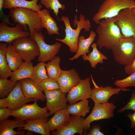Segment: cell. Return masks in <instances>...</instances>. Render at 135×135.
I'll list each match as a JSON object with an SVG mask.
<instances>
[{
  "instance_id": "cell-23",
  "label": "cell",
  "mask_w": 135,
  "mask_h": 135,
  "mask_svg": "<svg viewBox=\"0 0 135 135\" xmlns=\"http://www.w3.org/2000/svg\"><path fill=\"white\" fill-rule=\"evenodd\" d=\"M39 0H4L3 8L10 10L16 8H28L35 11L41 10L42 6L37 4Z\"/></svg>"
},
{
  "instance_id": "cell-39",
  "label": "cell",
  "mask_w": 135,
  "mask_h": 135,
  "mask_svg": "<svg viewBox=\"0 0 135 135\" xmlns=\"http://www.w3.org/2000/svg\"><path fill=\"white\" fill-rule=\"evenodd\" d=\"M124 70L126 73L129 75L135 72V59L131 64L125 66Z\"/></svg>"
},
{
  "instance_id": "cell-2",
  "label": "cell",
  "mask_w": 135,
  "mask_h": 135,
  "mask_svg": "<svg viewBox=\"0 0 135 135\" xmlns=\"http://www.w3.org/2000/svg\"><path fill=\"white\" fill-rule=\"evenodd\" d=\"M79 18V20H77L76 15L75 16L73 24L74 26H77L76 29H74L71 26L68 17L62 16L61 20L64 22L65 26V36L62 39L56 38V40L68 46L70 51L72 52L76 53L77 51L78 40L81 30L84 29L85 32H88L91 28L90 20L83 14H80Z\"/></svg>"
},
{
  "instance_id": "cell-17",
  "label": "cell",
  "mask_w": 135,
  "mask_h": 135,
  "mask_svg": "<svg viewBox=\"0 0 135 135\" xmlns=\"http://www.w3.org/2000/svg\"><path fill=\"white\" fill-rule=\"evenodd\" d=\"M81 80L78 74L74 68L62 70L61 74L57 80L60 90L64 94L68 92L72 88L77 85Z\"/></svg>"
},
{
  "instance_id": "cell-38",
  "label": "cell",
  "mask_w": 135,
  "mask_h": 135,
  "mask_svg": "<svg viewBox=\"0 0 135 135\" xmlns=\"http://www.w3.org/2000/svg\"><path fill=\"white\" fill-rule=\"evenodd\" d=\"M102 129L101 126L98 125H95L89 129L88 133L85 134L87 135H104V134L100 131Z\"/></svg>"
},
{
  "instance_id": "cell-29",
  "label": "cell",
  "mask_w": 135,
  "mask_h": 135,
  "mask_svg": "<svg viewBox=\"0 0 135 135\" xmlns=\"http://www.w3.org/2000/svg\"><path fill=\"white\" fill-rule=\"evenodd\" d=\"M7 43H0V78H8L10 77L12 72L9 68L6 60V53Z\"/></svg>"
},
{
  "instance_id": "cell-6",
  "label": "cell",
  "mask_w": 135,
  "mask_h": 135,
  "mask_svg": "<svg viewBox=\"0 0 135 135\" xmlns=\"http://www.w3.org/2000/svg\"><path fill=\"white\" fill-rule=\"evenodd\" d=\"M37 101L32 104H25L19 109L12 110V116L22 121L33 120L40 118H48L50 116L46 106L40 107Z\"/></svg>"
},
{
  "instance_id": "cell-33",
  "label": "cell",
  "mask_w": 135,
  "mask_h": 135,
  "mask_svg": "<svg viewBox=\"0 0 135 135\" xmlns=\"http://www.w3.org/2000/svg\"><path fill=\"white\" fill-rule=\"evenodd\" d=\"M17 82L7 78H0V96L4 98L7 96L15 86Z\"/></svg>"
},
{
  "instance_id": "cell-14",
  "label": "cell",
  "mask_w": 135,
  "mask_h": 135,
  "mask_svg": "<svg viewBox=\"0 0 135 135\" xmlns=\"http://www.w3.org/2000/svg\"><path fill=\"white\" fill-rule=\"evenodd\" d=\"M94 87L92 89L90 98L94 104L103 103L108 102L110 98L115 94H118L121 91H131L126 88H122L118 87L114 88L110 86H99L95 83L91 76Z\"/></svg>"
},
{
  "instance_id": "cell-16",
  "label": "cell",
  "mask_w": 135,
  "mask_h": 135,
  "mask_svg": "<svg viewBox=\"0 0 135 135\" xmlns=\"http://www.w3.org/2000/svg\"><path fill=\"white\" fill-rule=\"evenodd\" d=\"M6 97L8 108L12 110L19 109L28 102L37 101L33 98L25 97L21 89L20 81L17 82L15 86Z\"/></svg>"
},
{
  "instance_id": "cell-26",
  "label": "cell",
  "mask_w": 135,
  "mask_h": 135,
  "mask_svg": "<svg viewBox=\"0 0 135 135\" xmlns=\"http://www.w3.org/2000/svg\"><path fill=\"white\" fill-rule=\"evenodd\" d=\"M6 54L8 66L12 72L16 70L23 62L22 59L14 49L11 43L8 45Z\"/></svg>"
},
{
  "instance_id": "cell-10",
  "label": "cell",
  "mask_w": 135,
  "mask_h": 135,
  "mask_svg": "<svg viewBox=\"0 0 135 135\" xmlns=\"http://www.w3.org/2000/svg\"><path fill=\"white\" fill-rule=\"evenodd\" d=\"M115 19L124 37L135 38V14L132 8L122 10L115 17Z\"/></svg>"
},
{
  "instance_id": "cell-30",
  "label": "cell",
  "mask_w": 135,
  "mask_h": 135,
  "mask_svg": "<svg viewBox=\"0 0 135 135\" xmlns=\"http://www.w3.org/2000/svg\"><path fill=\"white\" fill-rule=\"evenodd\" d=\"M61 58L58 56H55L46 64L47 74L48 78L57 80L61 74L62 70L60 69V64Z\"/></svg>"
},
{
  "instance_id": "cell-11",
  "label": "cell",
  "mask_w": 135,
  "mask_h": 135,
  "mask_svg": "<svg viewBox=\"0 0 135 135\" xmlns=\"http://www.w3.org/2000/svg\"><path fill=\"white\" fill-rule=\"evenodd\" d=\"M30 33L20 24L10 27L5 23H0V42L10 44L15 40L22 38L28 37Z\"/></svg>"
},
{
  "instance_id": "cell-12",
  "label": "cell",
  "mask_w": 135,
  "mask_h": 135,
  "mask_svg": "<svg viewBox=\"0 0 135 135\" xmlns=\"http://www.w3.org/2000/svg\"><path fill=\"white\" fill-rule=\"evenodd\" d=\"M46 101V107L51 116L57 111L66 108L68 100L65 94L60 89L44 92Z\"/></svg>"
},
{
  "instance_id": "cell-4",
  "label": "cell",
  "mask_w": 135,
  "mask_h": 135,
  "mask_svg": "<svg viewBox=\"0 0 135 135\" xmlns=\"http://www.w3.org/2000/svg\"><path fill=\"white\" fill-rule=\"evenodd\" d=\"M135 4L134 0H104L92 20L99 24L101 20L115 17L122 10L132 8Z\"/></svg>"
},
{
  "instance_id": "cell-24",
  "label": "cell",
  "mask_w": 135,
  "mask_h": 135,
  "mask_svg": "<svg viewBox=\"0 0 135 135\" xmlns=\"http://www.w3.org/2000/svg\"><path fill=\"white\" fill-rule=\"evenodd\" d=\"M96 36V33L92 30L90 31L89 36L86 38L84 36H80L78 40L77 51L75 54L69 60L72 61L78 59L81 56H86L87 54L90 53V46L94 40Z\"/></svg>"
},
{
  "instance_id": "cell-42",
  "label": "cell",
  "mask_w": 135,
  "mask_h": 135,
  "mask_svg": "<svg viewBox=\"0 0 135 135\" xmlns=\"http://www.w3.org/2000/svg\"><path fill=\"white\" fill-rule=\"evenodd\" d=\"M4 2V0H0V12L1 14L4 13L2 10Z\"/></svg>"
},
{
  "instance_id": "cell-31",
  "label": "cell",
  "mask_w": 135,
  "mask_h": 135,
  "mask_svg": "<svg viewBox=\"0 0 135 135\" xmlns=\"http://www.w3.org/2000/svg\"><path fill=\"white\" fill-rule=\"evenodd\" d=\"M46 64L45 62H40L34 66L32 76L29 79L38 84L43 80L48 78Z\"/></svg>"
},
{
  "instance_id": "cell-43",
  "label": "cell",
  "mask_w": 135,
  "mask_h": 135,
  "mask_svg": "<svg viewBox=\"0 0 135 135\" xmlns=\"http://www.w3.org/2000/svg\"><path fill=\"white\" fill-rule=\"evenodd\" d=\"M132 9L133 12L135 14V4L134 7L132 8Z\"/></svg>"
},
{
  "instance_id": "cell-1",
  "label": "cell",
  "mask_w": 135,
  "mask_h": 135,
  "mask_svg": "<svg viewBox=\"0 0 135 135\" xmlns=\"http://www.w3.org/2000/svg\"><path fill=\"white\" fill-rule=\"evenodd\" d=\"M96 32L98 34L97 44L101 49L111 50L124 37L115 23V17L100 21Z\"/></svg>"
},
{
  "instance_id": "cell-9",
  "label": "cell",
  "mask_w": 135,
  "mask_h": 135,
  "mask_svg": "<svg viewBox=\"0 0 135 135\" xmlns=\"http://www.w3.org/2000/svg\"><path fill=\"white\" fill-rule=\"evenodd\" d=\"M116 107L113 103L108 102L94 104L91 113L84 120V130H88L90 124L94 121L109 119L113 117L114 112Z\"/></svg>"
},
{
  "instance_id": "cell-7",
  "label": "cell",
  "mask_w": 135,
  "mask_h": 135,
  "mask_svg": "<svg viewBox=\"0 0 135 135\" xmlns=\"http://www.w3.org/2000/svg\"><path fill=\"white\" fill-rule=\"evenodd\" d=\"M29 38L34 40L38 47L40 55L38 61L39 62H45L52 60L58 53L61 46V44L58 42L52 45L46 44L44 41V36L41 31L36 30Z\"/></svg>"
},
{
  "instance_id": "cell-36",
  "label": "cell",
  "mask_w": 135,
  "mask_h": 135,
  "mask_svg": "<svg viewBox=\"0 0 135 135\" xmlns=\"http://www.w3.org/2000/svg\"><path fill=\"white\" fill-rule=\"evenodd\" d=\"M135 110V91L132 94L129 101L124 107L118 111V112L121 113L126 110Z\"/></svg>"
},
{
  "instance_id": "cell-37",
  "label": "cell",
  "mask_w": 135,
  "mask_h": 135,
  "mask_svg": "<svg viewBox=\"0 0 135 135\" xmlns=\"http://www.w3.org/2000/svg\"><path fill=\"white\" fill-rule=\"evenodd\" d=\"M0 108V121L4 120L12 116V110L8 108Z\"/></svg>"
},
{
  "instance_id": "cell-21",
  "label": "cell",
  "mask_w": 135,
  "mask_h": 135,
  "mask_svg": "<svg viewBox=\"0 0 135 135\" xmlns=\"http://www.w3.org/2000/svg\"><path fill=\"white\" fill-rule=\"evenodd\" d=\"M26 121L15 119L11 120L6 119L0 122V135H24V131L17 132L14 128H18L20 129L23 127Z\"/></svg>"
},
{
  "instance_id": "cell-28",
  "label": "cell",
  "mask_w": 135,
  "mask_h": 135,
  "mask_svg": "<svg viewBox=\"0 0 135 135\" xmlns=\"http://www.w3.org/2000/svg\"><path fill=\"white\" fill-rule=\"evenodd\" d=\"M98 45L96 43H93L91 45L92 50L87 56H82L84 60H88L92 68H95L98 63L102 64L104 60H107L108 58L103 54L99 51L97 48Z\"/></svg>"
},
{
  "instance_id": "cell-19",
  "label": "cell",
  "mask_w": 135,
  "mask_h": 135,
  "mask_svg": "<svg viewBox=\"0 0 135 135\" xmlns=\"http://www.w3.org/2000/svg\"><path fill=\"white\" fill-rule=\"evenodd\" d=\"M70 114L66 108L56 112L46 122L48 130H57L62 127L68 121Z\"/></svg>"
},
{
  "instance_id": "cell-35",
  "label": "cell",
  "mask_w": 135,
  "mask_h": 135,
  "mask_svg": "<svg viewBox=\"0 0 135 135\" xmlns=\"http://www.w3.org/2000/svg\"><path fill=\"white\" fill-rule=\"evenodd\" d=\"M123 79L116 80L114 84L122 88L129 87H135V72Z\"/></svg>"
},
{
  "instance_id": "cell-32",
  "label": "cell",
  "mask_w": 135,
  "mask_h": 135,
  "mask_svg": "<svg viewBox=\"0 0 135 135\" xmlns=\"http://www.w3.org/2000/svg\"><path fill=\"white\" fill-rule=\"evenodd\" d=\"M40 4L44 6L48 10H52L53 13L60 20L58 16L59 10H64L66 6L60 3L58 0H40Z\"/></svg>"
},
{
  "instance_id": "cell-18",
  "label": "cell",
  "mask_w": 135,
  "mask_h": 135,
  "mask_svg": "<svg viewBox=\"0 0 135 135\" xmlns=\"http://www.w3.org/2000/svg\"><path fill=\"white\" fill-rule=\"evenodd\" d=\"M19 81L21 89L26 98H32L36 101L40 100L43 102L46 100L45 95L37 84L28 78Z\"/></svg>"
},
{
  "instance_id": "cell-13",
  "label": "cell",
  "mask_w": 135,
  "mask_h": 135,
  "mask_svg": "<svg viewBox=\"0 0 135 135\" xmlns=\"http://www.w3.org/2000/svg\"><path fill=\"white\" fill-rule=\"evenodd\" d=\"M90 80L89 77L81 80L77 85L68 92L66 97L70 104H72L79 100L90 98L92 89L90 87Z\"/></svg>"
},
{
  "instance_id": "cell-3",
  "label": "cell",
  "mask_w": 135,
  "mask_h": 135,
  "mask_svg": "<svg viewBox=\"0 0 135 135\" xmlns=\"http://www.w3.org/2000/svg\"><path fill=\"white\" fill-rule=\"evenodd\" d=\"M9 15L13 22L23 26L29 30L30 36H32L35 31H41L42 28L39 14L37 11L24 8H16L10 10Z\"/></svg>"
},
{
  "instance_id": "cell-8",
  "label": "cell",
  "mask_w": 135,
  "mask_h": 135,
  "mask_svg": "<svg viewBox=\"0 0 135 135\" xmlns=\"http://www.w3.org/2000/svg\"><path fill=\"white\" fill-rule=\"evenodd\" d=\"M15 50L25 61L31 62L40 55V50L36 42L29 37L18 39L12 42Z\"/></svg>"
},
{
  "instance_id": "cell-41",
  "label": "cell",
  "mask_w": 135,
  "mask_h": 135,
  "mask_svg": "<svg viewBox=\"0 0 135 135\" xmlns=\"http://www.w3.org/2000/svg\"><path fill=\"white\" fill-rule=\"evenodd\" d=\"M8 104L6 97L0 99V108L8 107Z\"/></svg>"
},
{
  "instance_id": "cell-40",
  "label": "cell",
  "mask_w": 135,
  "mask_h": 135,
  "mask_svg": "<svg viewBox=\"0 0 135 135\" xmlns=\"http://www.w3.org/2000/svg\"><path fill=\"white\" fill-rule=\"evenodd\" d=\"M134 111V112L133 114H129L127 115V116L130 120L131 122L130 126L132 128H134L135 127V110Z\"/></svg>"
},
{
  "instance_id": "cell-15",
  "label": "cell",
  "mask_w": 135,
  "mask_h": 135,
  "mask_svg": "<svg viewBox=\"0 0 135 135\" xmlns=\"http://www.w3.org/2000/svg\"><path fill=\"white\" fill-rule=\"evenodd\" d=\"M84 117L76 116H70L67 122L59 129L52 131L51 134L54 135H74L78 133L83 134Z\"/></svg>"
},
{
  "instance_id": "cell-22",
  "label": "cell",
  "mask_w": 135,
  "mask_h": 135,
  "mask_svg": "<svg viewBox=\"0 0 135 135\" xmlns=\"http://www.w3.org/2000/svg\"><path fill=\"white\" fill-rule=\"evenodd\" d=\"M48 118H40L33 120H27L23 127L18 129V130H28L42 135H50L46 125Z\"/></svg>"
},
{
  "instance_id": "cell-5",
  "label": "cell",
  "mask_w": 135,
  "mask_h": 135,
  "mask_svg": "<svg viewBox=\"0 0 135 135\" xmlns=\"http://www.w3.org/2000/svg\"><path fill=\"white\" fill-rule=\"evenodd\" d=\"M115 61L125 66L135 59V38L123 37L111 50Z\"/></svg>"
},
{
  "instance_id": "cell-20",
  "label": "cell",
  "mask_w": 135,
  "mask_h": 135,
  "mask_svg": "<svg viewBox=\"0 0 135 135\" xmlns=\"http://www.w3.org/2000/svg\"><path fill=\"white\" fill-rule=\"evenodd\" d=\"M37 12L40 18L42 28H46L49 35L55 34L59 35L60 28L56 22L51 16L50 11L47 9H44Z\"/></svg>"
},
{
  "instance_id": "cell-25",
  "label": "cell",
  "mask_w": 135,
  "mask_h": 135,
  "mask_svg": "<svg viewBox=\"0 0 135 135\" xmlns=\"http://www.w3.org/2000/svg\"><path fill=\"white\" fill-rule=\"evenodd\" d=\"M34 67L31 62H23L16 70L12 72L10 79L17 82L22 79L30 78L32 75Z\"/></svg>"
},
{
  "instance_id": "cell-34",
  "label": "cell",
  "mask_w": 135,
  "mask_h": 135,
  "mask_svg": "<svg viewBox=\"0 0 135 135\" xmlns=\"http://www.w3.org/2000/svg\"><path fill=\"white\" fill-rule=\"evenodd\" d=\"M38 84L43 92L60 89L59 85L57 80L49 78L43 80Z\"/></svg>"
},
{
  "instance_id": "cell-27",
  "label": "cell",
  "mask_w": 135,
  "mask_h": 135,
  "mask_svg": "<svg viewBox=\"0 0 135 135\" xmlns=\"http://www.w3.org/2000/svg\"><path fill=\"white\" fill-rule=\"evenodd\" d=\"M88 102V100H81L78 103L66 106V108L72 116L84 117L90 111V107Z\"/></svg>"
}]
</instances>
